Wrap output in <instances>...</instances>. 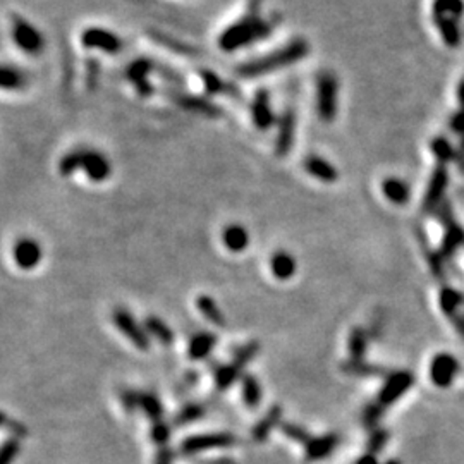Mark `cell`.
<instances>
[{"mask_svg": "<svg viewBox=\"0 0 464 464\" xmlns=\"http://www.w3.org/2000/svg\"><path fill=\"white\" fill-rule=\"evenodd\" d=\"M438 303H440V308L444 313L451 315V317H454L456 311H458V308L461 306L463 303V295L461 292L454 291V289H442L440 296H438Z\"/></svg>", "mask_w": 464, "mask_h": 464, "instance_id": "obj_36", "label": "cell"}, {"mask_svg": "<svg viewBox=\"0 0 464 464\" xmlns=\"http://www.w3.org/2000/svg\"><path fill=\"white\" fill-rule=\"evenodd\" d=\"M150 36L155 40V42L160 43L162 47H165V49L172 50V52L176 53H183V56H191V53H194V49H191L190 45L179 42V40L170 38V36L160 33V31H150Z\"/></svg>", "mask_w": 464, "mask_h": 464, "instance_id": "obj_37", "label": "cell"}, {"mask_svg": "<svg viewBox=\"0 0 464 464\" xmlns=\"http://www.w3.org/2000/svg\"><path fill=\"white\" fill-rule=\"evenodd\" d=\"M277 140H275V151L279 157H285L292 150L296 138V115L292 108H285L277 121Z\"/></svg>", "mask_w": 464, "mask_h": 464, "instance_id": "obj_12", "label": "cell"}, {"mask_svg": "<svg viewBox=\"0 0 464 464\" xmlns=\"http://www.w3.org/2000/svg\"><path fill=\"white\" fill-rule=\"evenodd\" d=\"M282 431H284L289 438H292V440L299 442L301 445H304V447H306V445L311 442V438H313L310 435V431L303 429L301 425H296V423H284V425H282Z\"/></svg>", "mask_w": 464, "mask_h": 464, "instance_id": "obj_40", "label": "cell"}, {"mask_svg": "<svg viewBox=\"0 0 464 464\" xmlns=\"http://www.w3.org/2000/svg\"><path fill=\"white\" fill-rule=\"evenodd\" d=\"M281 418H282L281 406H272V408L267 411V415L263 416V418L256 423L255 429H253L251 431L253 440L255 442L267 440V437L270 435V431L274 430L279 423H281Z\"/></svg>", "mask_w": 464, "mask_h": 464, "instance_id": "obj_22", "label": "cell"}, {"mask_svg": "<svg viewBox=\"0 0 464 464\" xmlns=\"http://www.w3.org/2000/svg\"><path fill=\"white\" fill-rule=\"evenodd\" d=\"M203 415H205V406H201L199 402H190V404L183 406V409L174 416V425H188V423L197 422Z\"/></svg>", "mask_w": 464, "mask_h": 464, "instance_id": "obj_33", "label": "cell"}, {"mask_svg": "<svg viewBox=\"0 0 464 464\" xmlns=\"http://www.w3.org/2000/svg\"><path fill=\"white\" fill-rule=\"evenodd\" d=\"M138 408L143 409V411L147 413L148 418L154 420V423L164 420V408H162V402L154 392H140Z\"/></svg>", "mask_w": 464, "mask_h": 464, "instance_id": "obj_27", "label": "cell"}, {"mask_svg": "<svg viewBox=\"0 0 464 464\" xmlns=\"http://www.w3.org/2000/svg\"><path fill=\"white\" fill-rule=\"evenodd\" d=\"M112 320H114L115 327L124 333V337H128L138 349H148V346H150V337H148L147 329L141 327L126 308H115L114 313H112Z\"/></svg>", "mask_w": 464, "mask_h": 464, "instance_id": "obj_6", "label": "cell"}, {"mask_svg": "<svg viewBox=\"0 0 464 464\" xmlns=\"http://www.w3.org/2000/svg\"><path fill=\"white\" fill-rule=\"evenodd\" d=\"M339 440L340 438L337 433H327L322 435V437L311 438L310 444L304 447L306 449V459L308 461H322L335 451Z\"/></svg>", "mask_w": 464, "mask_h": 464, "instance_id": "obj_17", "label": "cell"}, {"mask_svg": "<svg viewBox=\"0 0 464 464\" xmlns=\"http://www.w3.org/2000/svg\"><path fill=\"white\" fill-rule=\"evenodd\" d=\"M368 346V332L363 329H353L349 335V353L351 360H363Z\"/></svg>", "mask_w": 464, "mask_h": 464, "instance_id": "obj_34", "label": "cell"}, {"mask_svg": "<svg viewBox=\"0 0 464 464\" xmlns=\"http://www.w3.org/2000/svg\"><path fill=\"white\" fill-rule=\"evenodd\" d=\"M356 464H379V461H376L375 454H370V452H366L365 456H361V458L358 459Z\"/></svg>", "mask_w": 464, "mask_h": 464, "instance_id": "obj_51", "label": "cell"}, {"mask_svg": "<svg viewBox=\"0 0 464 464\" xmlns=\"http://www.w3.org/2000/svg\"><path fill=\"white\" fill-rule=\"evenodd\" d=\"M86 71H88V78H86V83H88L90 88H95L97 81H99L100 64L95 63V60H90L88 66H86Z\"/></svg>", "mask_w": 464, "mask_h": 464, "instance_id": "obj_48", "label": "cell"}, {"mask_svg": "<svg viewBox=\"0 0 464 464\" xmlns=\"http://www.w3.org/2000/svg\"><path fill=\"white\" fill-rule=\"evenodd\" d=\"M413 383H415V376L409 372L390 373V375L387 376L386 383H383V389L380 390L376 402L382 404L383 408H389V406H392L397 399H401L411 389Z\"/></svg>", "mask_w": 464, "mask_h": 464, "instance_id": "obj_8", "label": "cell"}, {"mask_svg": "<svg viewBox=\"0 0 464 464\" xmlns=\"http://www.w3.org/2000/svg\"><path fill=\"white\" fill-rule=\"evenodd\" d=\"M119 397H121V402L126 411H134V409L138 408V402H140V392H138V390L124 389L121 390Z\"/></svg>", "mask_w": 464, "mask_h": 464, "instance_id": "obj_47", "label": "cell"}, {"mask_svg": "<svg viewBox=\"0 0 464 464\" xmlns=\"http://www.w3.org/2000/svg\"><path fill=\"white\" fill-rule=\"evenodd\" d=\"M241 394H242V401H245V404L248 406L249 409H255L258 408L260 401H262V387H260L258 380L255 379L253 375H242V389H241Z\"/></svg>", "mask_w": 464, "mask_h": 464, "instance_id": "obj_26", "label": "cell"}, {"mask_svg": "<svg viewBox=\"0 0 464 464\" xmlns=\"http://www.w3.org/2000/svg\"><path fill=\"white\" fill-rule=\"evenodd\" d=\"M258 353H260V344L256 342V340H253V342L245 344V346H241L238 351H235L231 363L238 366V368L242 372V368H245V366L248 365Z\"/></svg>", "mask_w": 464, "mask_h": 464, "instance_id": "obj_38", "label": "cell"}, {"mask_svg": "<svg viewBox=\"0 0 464 464\" xmlns=\"http://www.w3.org/2000/svg\"><path fill=\"white\" fill-rule=\"evenodd\" d=\"M10 36H13V42L16 43L17 49L23 50L24 53H30V56H36L45 47L43 35L36 30L30 21L23 19L17 14L10 17Z\"/></svg>", "mask_w": 464, "mask_h": 464, "instance_id": "obj_4", "label": "cell"}, {"mask_svg": "<svg viewBox=\"0 0 464 464\" xmlns=\"http://www.w3.org/2000/svg\"><path fill=\"white\" fill-rule=\"evenodd\" d=\"M238 438L232 433H208V435H194L188 437L181 444V452L184 456H193L197 452L210 451V449H224L235 445Z\"/></svg>", "mask_w": 464, "mask_h": 464, "instance_id": "obj_7", "label": "cell"}, {"mask_svg": "<svg viewBox=\"0 0 464 464\" xmlns=\"http://www.w3.org/2000/svg\"><path fill=\"white\" fill-rule=\"evenodd\" d=\"M197 306L199 313L210 322V324L217 325V327H226V315L222 313L219 304L215 303V299H212L210 296H199L197 301Z\"/></svg>", "mask_w": 464, "mask_h": 464, "instance_id": "obj_24", "label": "cell"}, {"mask_svg": "<svg viewBox=\"0 0 464 464\" xmlns=\"http://www.w3.org/2000/svg\"><path fill=\"white\" fill-rule=\"evenodd\" d=\"M224 245L231 249V251L239 253L249 245V234L242 226H229L224 231Z\"/></svg>", "mask_w": 464, "mask_h": 464, "instance_id": "obj_25", "label": "cell"}, {"mask_svg": "<svg viewBox=\"0 0 464 464\" xmlns=\"http://www.w3.org/2000/svg\"><path fill=\"white\" fill-rule=\"evenodd\" d=\"M304 170L310 174L311 177L315 179L322 181L325 184H332L335 183L337 177H339V172L333 167L331 162H327L325 158L318 157V155H310V157L304 158Z\"/></svg>", "mask_w": 464, "mask_h": 464, "instance_id": "obj_16", "label": "cell"}, {"mask_svg": "<svg viewBox=\"0 0 464 464\" xmlns=\"http://www.w3.org/2000/svg\"><path fill=\"white\" fill-rule=\"evenodd\" d=\"M459 372V361L449 353H440L433 358L430 365V379L440 389L451 386Z\"/></svg>", "mask_w": 464, "mask_h": 464, "instance_id": "obj_10", "label": "cell"}, {"mask_svg": "<svg viewBox=\"0 0 464 464\" xmlns=\"http://www.w3.org/2000/svg\"><path fill=\"white\" fill-rule=\"evenodd\" d=\"M239 375H242V372L239 368H235L234 365H224L217 366L215 368V386L219 390L229 389L232 383L239 379Z\"/></svg>", "mask_w": 464, "mask_h": 464, "instance_id": "obj_32", "label": "cell"}, {"mask_svg": "<svg viewBox=\"0 0 464 464\" xmlns=\"http://www.w3.org/2000/svg\"><path fill=\"white\" fill-rule=\"evenodd\" d=\"M317 114L324 122H332L337 115L339 81L332 71H322L317 76Z\"/></svg>", "mask_w": 464, "mask_h": 464, "instance_id": "obj_3", "label": "cell"}, {"mask_svg": "<svg viewBox=\"0 0 464 464\" xmlns=\"http://www.w3.org/2000/svg\"><path fill=\"white\" fill-rule=\"evenodd\" d=\"M431 150H433L435 157H437L442 164H445V162L452 160V158L456 157L454 148L451 147V143H449L445 138H437V140L433 141V144H431Z\"/></svg>", "mask_w": 464, "mask_h": 464, "instance_id": "obj_41", "label": "cell"}, {"mask_svg": "<svg viewBox=\"0 0 464 464\" xmlns=\"http://www.w3.org/2000/svg\"><path fill=\"white\" fill-rule=\"evenodd\" d=\"M277 24L275 19H265L262 13H248L239 21L227 26L219 36V47L224 52H235L255 42L267 40Z\"/></svg>", "mask_w": 464, "mask_h": 464, "instance_id": "obj_1", "label": "cell"}, {"mask_svg": "<svg viewBox=\"0 0 464 464\" xmlns=\"http://www.w3.org/2000/svg\"><path fill=\"white\" fill-rule=\"evenodd\" d=\"M217 344V335L210 332H198L197 335L191 337L190 347H188V354H190L191 360L199 361L205 360L212 349Z\"/></svg>", "mask_w": 464, "mask_h": 464, "instance_id": "obj_20", "label": "cell"}, {"mask_svg": "<svg viewBox=\"0 0 464 464\" xmlns=\"http://www.w3.org/2000/svg\"><path fill=\"white\" fill-rule=\"evenodd\" d=\"M437 21V26L440 30L442 38L445 40L449 47H458L459 40H461V35H459L458 24H456L454 19H449V17H435Z\"/></svg>", "mask_w": 464, "mask_h": 464, "instance_id": "obj_35", "label": "cell"}, {"mask_svg": "<svg viewBox=\"0 0 464 464\" xmlns=\"http://www.w3.org/2000/svg\"><path fill=\"white\" fill-rule=\"evenodd\" d=\"M270 270L279 281H288L296 274V258L288 251H277L270 258Z\"/></svg>", "mask_w": 464, "mask_h": 464, "instance_id": "obj_21", "label": "cell"}, {"mask_svg": "<svg viewBox=\"0 0 464 464\" xmlns=\"http://www.w3.org/2000/svg\"><path fill=\"white\" fill-rule=\"evenodd\" d=\"M21 444L17 438H9L3 442L2 451H0V464H13L19 456Z\"/></svg>", "mask_w": 464, "mask_h": 464, "instance_id": "obj_43", "label": "cell"}, {"mask_svg": "<svg viewBox=\"0 0 464 464\" xmlns=\"http://www.w3.org/2000/svg\"><path fill=\"white\" fill-rule=\"evenodd\" d=\"M387 440H389V431L375 429L372 430V435L368 438V452L370 454H376L386 447Z\"/></svg>", "mask_w": 464, "mask_h": 464, "instance_id": "obj_44", "label": "cell"}, {"mask_svg": "<svg viewBox=\"0 0 464 464\" xmlns=\"http://www.w3.org/2000/svg\"><path fill=\"white\" fill-rule=\"evenodd\" d=\"M79 170L86 174L93 183H103L112 174V165L103 154L92 148H78Z\"/></svg>", "mask_w": 464, "mask_h": 464, "instance_id": "obj_5", "label": "cell"}, {"mask_svg": "<svg viewBox=\"0 0 464 464\" xmlns=\"http://www.w3.org/2000/svg\"><path fill=\"white\" fill-rule=\"evenodd\" d=\"M151 438L157 442L158 445H167L169 444L170 438V426L165 420H160V422H155L154 426H151Z\"/></svg>", "mask_w": 464, "mask_h": 464, "instance_id": "obj_45", "label": "cell"}, {"mask_svg": "<svg viewBox=\"0 0 464 464\" xmlns=\"http://www.w3.org/2000/svg\"><path fill=\"white\" fill-rule=\"evenodd\" d=\"M458 95H459V100H461L463 110H464V81L461 83V86H459V92H458Z\"/></svg>", "mask_w": 464, "mask_h": 464, "instance_id": "obj_52", "label": "cell"}, {"mask_svg": "<svg viewBox=\"0 0 464 464\" xmlns=\"http://www.w3.org/2000/svg\"><path fill=\"white\" fill-rule=\"evenodd\" d=\"M342 372L351 376H379L382 375V368L375 365L365 363L363 360H349L342 363Z\"/></svg>", "mask_w": 464, "mask_h": 464, "instance_id": "obj_31", "label": "cell"}, {"mask_svg": "<svg viewBox=\"0 0 464 464\" xmlns=\"http://www.w3.org/2000/svg\"><path fill=\"white\" fill-rule=\"evenodd\" d=\"M445 188H447V172H445L444 167H438L437 170L431 176L429 190L425 193V201H423V206H425L426 212H431L435 206L438 205V201L442 199V194H444Z\"/></svg>", "mask_w": 464, "mask_h": 464, "instance_id": "obj_18", "label": "cell"}, {"mask_svg": "<svg viewBox=\"0 0 464 464\" xmlns=\"http://www.w3.org/2000/svg\"><path fill=\"white\" fill-rule=\"evenodd\" d=\"M174 461V454L170 451L169 445H162L157 452V459H155V464H172Z\"/></svg>", "mask_w": 464, "mask_h": 464, "instance_id": "obj_49", "label": "cell"}, {"mask_svg": "<svg viewBox=\"0 0 464 464\" xmlns=\"http://www.w3.org/2000/svg\"><path fill=\"white\" fill-rule=\"evenodd\" d=\"M199 78H201L205 92L208 93V95H239L235 86H232L231 83H227L226 79H222L219 74L210 71V69H201V71H199Z\"/></svg>", "mask_w": 464, "mask_h": 464, "instance_id": "obj_19", "label": "cell"}, {"mask_svg": "<svg viewBox=\"0 0 464 464\" xmlns=\"http://www.w3.org/2000/svg\"><path fill=\"white\" fill-rule=\"evenodd\" d=\"M81 43L85 49L101 50L105 53H117L122 49V40L103 28H86L81 33Z\"/></svg>", "mask_w": 464, "mask_h": 464, "instance_id": "obj_9", "label": "cell"}, {"mask_svg": "<svg viewBox=\"0 0 464 464\" xmlns=\"http://www.w3.org/2000/svg\"><path fill=\"white\" fill-rule=\"evenodd\" d=\"M386 464H401V463L396 461V459H390V461H387Z\"/></svg>", "mask_w": 464, "mask_h": 464, "instance_id": "obj_54", "label": "cell"}, {"mask_svg": "<svg viewBox=\"0 0 464 464\" xmlns=\"http://www.w3.org/2000/svg\"><path fill=\"white\" fill-rule=\"evenodd\" d=\"M169 97L176 101L179 107H183L184 110L193 112V114L205 115V117H220L222 115V108L217 107L213 101L201 99L197 95H188V93H169Z\"/></svg>", "mask_w": 464, "mask_h": 464, "instance_id": "obj_13", "label": "cell"}, {"mask_svg": "<svg viewBox=\"0 0 464 464\" xmlns=\"http://www.w3.org/2000/svg\"><path fill=\"white\" fill-rule=\"evenodd\" d=\"M382 193L389 201L404 205L409 199V186L397 177H387L382 181Z\"/></svg>", "mask_w": 464, "mask_h": 464, "instance_id": "obj_23", "label": "cell"}, {"mask_svg": "<svg viewBox=\"0 0 464 464\" xmlns=\"http://www.w3.org/2000/svg\"><path fill=\"white\" fill-rule=\"evenodd\" d=\"M0 85L3 90H10V92H17L26 86V76L21 69L13 66H3L2 76H0Z\"/></svg>", "mask_w": 464, "mask_h": 464, "instance_id": "obj_28", "label": "cell"}, {"mask_svg": "<svg viewBox=\"0 0 464 464\" xmlns=\"http://www.w3.org/2000/svg\"><path fill=\"white\" fill-rule=\"evenodd\" d=\"M308 53H310V45H308L306 40L295 38L289 43H285L282 49L239 66L238 76H241V78L245 79H255L260 78V76H267L270 74V72L277 71V69L288 67L299 63Z\"/></svg>", "mask_w": 464, "mask_h": 464, "instance_id": "obj_2", "label": "cell"}, {"mask_svg": "<svg viewBox=\"0 0 464 464\" xmlns=\"http://www.w3.org/2000/svg\"><path fill=\"white\" fill-rule=\"evenodd\" d=\"M461 245H464V232L458 226H452L445 235L444 245H442V255H452Z\"/></svg>", "mask_w": 464, "mask_h": 464, "instance_id": "obj_39", "label": "cell"}, {"mask_svg": "<svg viewBox=\"0 0 464 464\" xmlns=\"http://www.w3.org/2000/svg\"><path fill=\"white\" fill-rule=\"evenodd\" d=\"M383 406L379 404V402H373V404H368L363 411V423L366 429L375 430V426L379 425L380 418L383 415Z\"/></svg>", "mask_w": 464, "mask_h": 464, "instance_id": "obj_42", "label": "cell"}, {"mask_svg": "<svg viewBox=\"0 0 464 464\" xmlns=\"http://www.w3.org/2000/svg\"><path fill=\"white\" fill-rule=\"evenodd\" d=\"M201 464H235V463L227 461V459H222V461H206V463H201Z\"/></svg>", "mask_w": 464, "mask_h": 464, "instance_id": "obj_53", "label": "cell"}, {"mask_svg": "<svg viewBox=\"0 0 464 464\" xmlns=\"http://www.w3.org/2000/svg\"><path fill=\"white\" fill-rule=\"evenodd\" d=\"M2 425H3V429L9 430L10 433L14 435V438H21V437H26V435H28L26 426H24L21 422H17V420L9 418L6 413L2 415Z\"/></svg>", "mask_w": 464, "mask_h": 464, "instance_id": "obj_46", "label": "cell"}, {"mask_svg": "<svg viewBox=\"0 0 464 464\" xmlns=\"http://www.w3.org/2000/svg\"><path fill=\"white\" fill-rule=\"evenodd\" d=\"M154 71V63L144 57L136 59L126 69V79L134 86L138 95L150 97L154 93V86H151L150 74Z\"/></svg>", "mask_w": 464, "mask_h": 464, "instance_id": "obj_11", "label": "cell"}, {"mask_svg": "<svg viewBox=\"0 0 464 464\" xmlns=\"http://www.w3.org/2000/svg\"><path fill=\"white\" fill-rule=\"evenodd\" d=\"M451 126L456 133H464V110H461L459 114H456L454 117H452Z\"/></svg>", "mask_w": 464, "mask_h": 464, "instance_id": "obj_50", "label": "cell"}, {"mask_svg": "<svg viewBox=\"0 0 464 464\" xmlns=\"http://www.w3.org/2000/svg\"><path fill=\"white\" fill-rule=\"evenodd\" d=\"M464 13L463 0H435L433 14L435 17H449V19H458Z\"/></svg>", "mask_w": 464, "mask_h": 464, "instance_id": "obj_30", "label": "cell"}, {"mask_svg": "<svg viewBox=\"0 0 464 464\" xmlns=\"http://www.w3.org/2000/svg\"><path fill=\"white\" fill-rule=\"evenodd\" d=\"M251 119L253 124L260 131H268L277 122L270 105V93L267 90H258L251 103Z\"/></svg>", "mask_w": 464, "mask_h": 464, "instance_id": "obj_14", "label": "cell"}, {"mask_svg": "<svg viewBox=\"0 0 464 464\" xmlns=\"http://www.w3.org/2000/svg\"><path fill=\"white\" fill-rule=\"evenodd\" d=\"M144 329H147L148 333H151V337L160 340L162 344H170L174 340V332L170 331L169 325L158 317H148L147 320H144Z\"/></svg>", "mask_w": 464, "mask_h": 464, "instance_id": "obj_29", "label": "cell"}, {"mask_svg": "<svg viewBox=\"0 0 464 464\" xmlns=\"http://www.w3.org/2000/svg\"><path fill=\"white\" fill-rule=\"evenodd\" d=\"M13 256L16 260L17 267L23 268V270H31L40 263L43 253L40 245L33 239H19V241L14 245Z\"/></svg>", "mask_w": 464, "mask_h": 464, "instance_id": "obj_15", "label": "cell"}]
</instances>
